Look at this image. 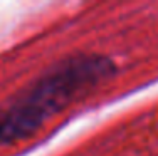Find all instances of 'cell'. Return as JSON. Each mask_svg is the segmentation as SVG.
<instances>
[{
    "mask_svg": "<svg viewBox=\"0 0 158 156\" xmlns=\"http://www.w3.org/2000/svg\"><path fill=\"white\" fill-rule=\"evenodd\" d=\"M114 72V62L101 54H76L54 64L0 107V144L32 136L51 116Z\"/></svg>",
    "mask_w": 158,
    "mask_h": 156,
    "instance_id": "1",
    "label": "cell"
}]
</instances>
